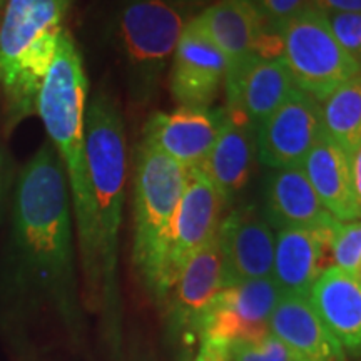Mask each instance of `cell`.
<instances>
[{"label": "cell", "mask_w": 361, "mask_h": 361, "mask_svg": "<svg viewBox=\"0 0 361 361\" xmlns=\"http://www.w3.org/2000/svg\"><path fill=\"white\" fill-rule=\"evenodd\" d=\"M269 331L305 361H345L341 345L306 296H279L269 318Z\"/></svg>", "instance_id": "21"}, {"label": "cell", "mask_w": 361, "mask_h": 361, "mask_svg": "<svg viewBox=\"0 0 361 361\" xmlns=\"http://www.w3.org/2000/svg\"><path fill=\"white\" fill-rule=\"evenodd\" d=\"M226 107L229 114L246 117L258 128L296 89L283 59L251 56L228 64L224 78Z\"/></svg>", "instance_id": "14"}, {"label": "cell", "mask_w": 361, "mask_h": 361, "mask_svg": "<svg viewBox=\"0 0 361 361\" xmlns=\"http://www.w3.org/2000/svg\"><path fill=\"white\" fill-rule=\"evenodd\" d=\"M188 169L146 139L134 157V243L133 264L151 295L176 211L186 188Z\"/></svg>", "instance_id": "6"}, {"label": "cell", "mask_w": 361, "mask_h": 361, "mask_svg": "<svg viewBox=\"0 0 361 361\" xmlns=\"http://www.w3.org/2000/svg\"><path fill=\"white\" fill-rule=\"evenodd\" d=\"M266 24L274 34H278L293 17L303 12L313 4V0H251Z\"/></svg>", "instance_id": "27"}, {"label": "cell", "mask_w": 361, "mask_h": 361, "mask_svg": "<svg viewBox=\"0 0 361 361\" xmlns=\"http://www.w3.org/2000/svg\"><path fill=\"white\" fill-rule=\"evenodd\" d=\"M261 213L278 231L331 228L338 221L319 201L301 166L273 169L266 174Z\"/></svg>", "instance_id": "18"}, {"label": "cell", "mask_w": 361, "mask_h": 361, "mask_svg": "<svg viewBox=\"0 0 361 361\" xmlns=\"http://www.w3.org/2000/svg\"><path fill=\"white\" fill-rule=\"evenodd\" d=\"M333 226L278 231L271 278L281 295L310 298L311 288L324 271Z\"/></svg>", "instance_id": "19"}, {"label": "cell", "mask_w": 361, "mask_h": 361, "mask_svg": "<svg viewBox=\"0 0 361 361\" xmlns=\"http://www.w3.org/2000/svg\"><path fill=\"white\" fill-rule=\"evenodd\" d=\"M329 255L336 268L355 273L361 264V221H336L329 239Z\"/></svg>", "instance_id": "25"}, {"label": "cell", "mask_w": 361, "mask_h": 361, "mask_svg": "<svg viewBox=\"0 0 361 361\" xmlns=\"http://www.w3.org/2000/svg\"><path fill=\"white\" fill-rule=\"evenodd\" d=\"M89 82L82 56L69 30H64L59 49L37 99V114L47 141L56 149L64 168L71 192L72 216L78 233L84 301L89 310L99 311V281L96 209L92 180L85 152V106Z\"/></svg>", "instance_id": "2"}, {"label": "cell", "mask_w": 361, "mask_h": 361, "mask_svg": "<svg viewBox=\"0 0 361 361\" xmlns=\"http://www.w3.org/2000/svg\"><path fill=\"white\" fill-rule=\"evenodd\" d=\"M323 134L322 102L296 87L256 128L258 159L271 169L301 166Z\"/></svg>", "instance_id": "10"}, {"label": "cell", "mask_w": 361, "mask_h": 361, "mask_svg": "<svg viewBox=\"0 0 361 361\" xmlns=\"http://www.w3.org/2000/svg\"><path fill=\"white\" fill-rule=\"evenodd\" d=\"M194 22L224 54L228 64L251 56L281 57V39L251 0H216Z\"/></svg>", "instance_id": "13"}, {"label": "cell", "mask_w": 361, "mask_h": 361, "mask_svg": "<svg viewBox=\"0 0 361 361\" xmlns=\"http://www.w3.org/2000/svg\"><path fill=\"white\" fill-rule=\"evenodd\" d=\"M313 4L322 11L361 13V0H313Z\"/></svg>", "instance_id": "28"}, {"label": "cell", "mask_w": 361, "mask_h": 361, "mask_svg": "<svg viewBox=\"0 0 361 361\" xmlns=\"http://www.w3.org/2000/svg\"><path fill=\"white\" fill-rule=\"evenodd\" d=\"M306 178L319 201L333 218L341 223L361 219V209L353 188L350 156L324 133L305 157Z\"/></svg>", "instance_id": "22"}, {"label": "cell", "mask_w": 361, "mask_h": 361, "mask_svg": "<svg viewBox=\"0 0 361 361\" xmlns=\"http://www.w3.org/2000/svg\"><path fill=\"white\" fill-rule=\"evenodd\" d=\"M223 288V263L216 234L188 261L162 301L171 335L186 345L196 340L200 318Z\"/></svg>", "instance_id": "15"}, {"label": "cell", "mask_w": 361, "mask_h": 361, "mask_svg": "<svg viewBox=\"0 0 361 361\" xmlns=\"http://www.w3.org/2000/svg\"><path fill=\"white\" fill-rule=\"evenodd\" d=\"M223 361H305L274 335L258 341L223 343Z\"/></svg>", "instance_id": "24"}, {"label": "cell", "mask_w": 361, "mask_h": 361, "mask_svg": "<svg viewBox=\"0 0 361 361\" xmlns=\"http://www.w3.org/2000/svg\"><path fill=\"white\" fill-rule=\"evenodd\" d=\"M184 8L176 0L117 2L111 19V39L134 106H146L156 96L188 24Z\"/></svg>", "instance_id": "5"}, {"label": "cell", "mask_w": 361, "mask_h": 361, "mask_svg": "<svg viewBox=\"0 0 361 361\" xmlns=\"http://www.w3.org/2000/svg\"><path fill=\"white\" fill-rule=\"evenodd\" d=\"M218 243L224 288L269 278L273 273V228L252 202H239L224 216Z\"/></svg>", "instance_id": "11"}, {"label": "cell", "mask_w": 361, "mask_h": 361, "mask_svg": "<svg viewBox=\"0 0 361 361\" xmlns=\"http://www.w3.org/2000/svg\"><path fill=\"white\" fill-rule=\"evenodd\" d=\"M313 305L328 331L350 355H361V283L348 271L326 268L310 293Z\"/></svg>", "instance_id": "20"}, {"label": "cell", "mask_w": 361, "mask_h": 361, "mask_svg": "<svg viewBox=\"0 0 361 361\" xmlns=\"http://www.w3.org/2000/svg\"><path fill=\"white\" fill-rule=\"evenodd\" d=\"M224 119V107L154 112L144 126L142 137L186 169H197L213 149Z\"/></svg>", "instance_id": "16"}, {"label": "cell", "mask_w": 361, "mask_h": 361, "mask_svg": "<svg viewBox=\"0 0 361 361\" xmlns=\"http://www.w3.org/2000/svg\"><path fill=\"white\" fill-rule=\"evenodd\" d=\"M71 0H8L0 20V121L7 134L37 114Z\"/></svg>", "instance_id": "4"}, {"label": "cell", "mask_w": 361, "mask_h": 361, "mask_svg": "<svg viewBox=\"0 0 361 361\" xmlns=\"http://www.w3.org/2000/svg\"><path fill=\"white\" fill-rule=\"evenodd\" d=\"M281 59L296 87L322 102L336 87L361 75L358 62L341 47L323 11L311 4L283 25Z\"/></svg>", "instance_id": "7"}, {"label": "cell", "mask_w": 361, "mask_h": 361, "mask_svg": "<svg viewBox=\"0 0 361 361\" xmlns=\"http://www.w3.org/2000/svg\"><path fill=\"white\" fill-rule=\"evenodd\" d=\"M322 114L324 133L350 156L361 142V75L324 97Z\"/></svg>", "instance_id": "23"}, {"label": "cell", "mask_w": 361, "mask_h": 361, "mask_svg": "<svg viewBox=\"0 0 361 361\" xmlns=\"http://www.w3.org/2000/svg\"><path fill=\"white\" fill-rule=\"evenodd\" d=\"M353 276H355L356 279H358V281L361 283V264L358 266V268H356V271L353 273Z\"/></svg>", "instance_id": "33"}, {"label": "cell", "mask_w": 361, "mask_h": 361, "mask_svg": "<svg viewBox=\"0 0 361 361\" xmlns=\"http://www.w3.org/2000/svg\"><path fill=\"white\" fill-rule=\"evenodd\" d=\"M350 166H351V176H353V188L356 194V201H358L360 209H361V142L350 154Z\"/></svg>", "instance_id": "29"}, {"label": "cell", "mask_w": 361, "mask_h": 361, "mask_svg": "<svg viewBox=\"0 0 361 361\" xmlns=\"http://www.w3.org/2000/svg\"><path fill=\"white\" fill-rule=\"evenodd\" d=\"M228 209L221 194L200 169H188L186 188L176 211L151 296L162 303L189 259L216 238Z\"/></svg>", "instance_id": "8"}, {"label": "cell", "mask_w": 361, "mask_h": 361, "mask_svg": "<svg viewBox=\"0 0 361 361\" xmlns=\"http://www.w3.org/2000/svg\"><path fill=\"white\" fill-rule=\"evenodd\" d=\"M4 197H6V179H4V156L2 146H0V211H2Z\"/></svg>", "instance_id": "31"}, {"label": "cell", "mask_w": 361, "mask_h": 361, "mask_svg": "<svg viewBox=\"0 0 361 361\" xmlns=\"http://www.w3.org/2000/svg\"><path fill=\"white\" fill-rule=\"evenodd\" d=\"M7 264L13 288L22 296L47 303L67 326L79 322L71 192L62 162L49 141L16 178Z\"/></svg>", "instance_id": "1"}, {"label": "cell", "mask_w": 361, "mask_h": 361, "mask_svg": "<svg viewBox=\"0 0 361 361\" xmlns=\"http://www.w3.org/2000/svg\"><path fill=\"white\" fill-rule=\"evenodd\" d=\"M228 59L201 27L188 20L171 61L169 89L179 107H211L224 85Z\"/></svg>", "instance_id": "12"}, {"label": "cell", "mask_w": 361, "mask_h": 361, "mask_svg": "<svg viewBox=\"0 0 361 361\" xmlns=\"http://www.w3.org/2000/svg\"><path fill=\"white\" fill-rule=\"evenodd\" d=\"M256 159V128L246 117L229 114L226 111V119L218 139L197 169L221 194L226 206L231 207L250 184Z\"/></svg>", "instance_id": "17"}, {"label": "cell", "mask_w": 361, "mask_h": 361, "mask_svg": "<svg viewBox=\"0 0 361 361\" xmlns=\"http://www.w3.org/2000/svg\"><path fill=\"white\" fill-rule=\"evenodd\" d=\"M194 361H223V343L202 341L200 353Z\"/></svg>", "instance_id": "30"}, {"label": "cell", "mask_w": 361, "mask_h": 361, "mask_svg": "<svg viewBox=\"0 0 361 361\" xmlns=\"http://www.w3.org/2000/svg\"><path fill=\"white\" fill-rule=\"evenodd\" d=\"M84 128L96 209L99 311L117 348L121 336L119 247L126 186V130L121 104L109 89L101 87L87 101Z\"/></svg>", "instance_id": "3"}, {"label": "cell", "mask_w": 361, "mask_h": 361, "mask_svg": "<svg viewBox=\"0 0 361 361\" xmlns=\"http://www.w3.org/2000/svg\"><path fill=\"white\" fill-rule=\"evenodd\" d=\"M279 293L273 278L252 279L223 288L197 323L201 341H258L269 335V318Z\"/></svg>", "instance_id": "9"}, {"label": "cell", "mask_w": 361, "mask_h": 361, "mask_svg": "<svg viewBox=\"0 0 361 361\" xmlns=\"http://www.w3.org/2000/svg\"><path fill=\"white\" fill-rule=\"evenodd\" d=\"M338 42L361 67V13L323 11Z\"/></svg>", "instance_id": "26"}, {"label": "cell", "mask_w": 361, "mask_h": 361, "mask_svg": "<svg viewBox=\"0 0 361 361\" xmlns=\"http://www.w3.org/2000/svg\"><path fill=\"white\" fill-rule=\"evenodd\" d=\"M176 2L180 4L183 7H201L206 6V4H214L216 0H176Z\"/></svg>", "instance_id": "32"}]
</instances>
